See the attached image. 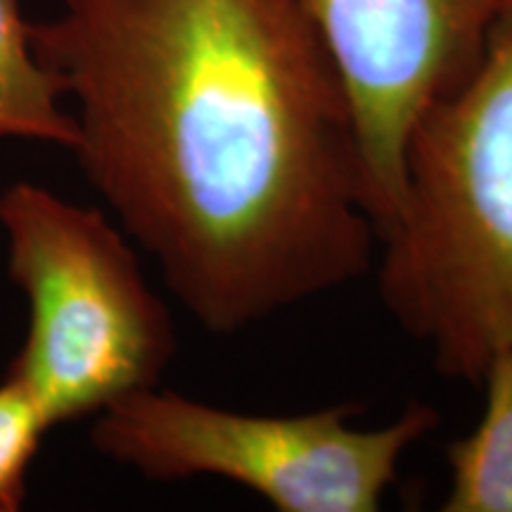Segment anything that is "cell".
<instances>
[{
  "mask_svg": "<svg viewBox=\"0 0 512 512\" xmlns=\"http://www.w3.org/2000/svg\"><path fill=\"white\" fill-rule=\"evenodd\" d=\"M29 38L83 174L211 335L373 268L349 95L292 0H64Z\"/></svg>",
  "mask_w": 512,
  "mask_h": 512,
  "instance_id": "cell-1",
  "label": "cell"
},
{
  "mask_svg": "<svg viewBox=\"0 0 512 512\" xmlns=\"http://www.w3.org/2000/svg\"><path fill=\"white\" fill-rule=\"evenodd\" d=\"M375 256L382 306L439 375L477 384L512 349V12L413 128Z\"/></svg>",
  "mask_w": 512,
  "mask_h": 512,
  "instance_id": "cell-2",
  "label": "cell"
},
{
  "mask_svg": "<svg viewBox=\"0 0 512 512\" xmlns=\"http://www.w3.org/2000/svg\"><path fill=\"white\" fill-rule=\"evenodd\" d=\"M10 278L29 299V335L8 370L48 425L98 415L155 387L176 354L169 311L131 245L98 209L17 181L0 195Z\"/></svg>",
  "mask_w": 512,
  "mask_h": 512,
  "instance_id": "cell-3",
  "label": "cell"
},
{
  "mask_svg": "<svg viewBox=\"0 0 512 512\" xmlns=\"http://www.w3.org/2000/svg\"><path fill=\"white\" fill-rule=\"evenodd\" d=\"M337 403L299 415H254L147 387L95 418L102 456L152 482L226 479L280 512H375L406 453L439 425L427 403H408L387 425H354Z\"/></svg>",
  "mask_w": 512,
  "mask_h": 512,
  "instance_id": "cell-4",
  "label": "cell"
},
{
  "mask_svg": "<svg viewBox=\"0 0 512 512\" xmlns=\"http://www.w3.org/2000/svg\"><path fill=\"white\" fill-rule=\"evenodd\" d=\"M323 41L354 112L377 235L401 192L418 121L482 60L512 0H292Z\"/></svg>",
  "mask_w": 512,
  "mask_h": 512,
  "instance_id": "cell-5",
  "label": "cell"
},
{
  "mask_svg": "<svg viewBox=\"0 0 512 512\" xmlns=\"http://www.w3.org/2000/svg\"><path fill=\"white\" fill-rule=\"evenodd\" d=\"M484 411L475 430L446 448L444 512H512V349L479 377Z\"/></svg>",
  "mask_w": 512,
  "mask_h": 512,
  "instance_id": "cell-6",
  "label": "cell"
},
{
  "mask_svg": "<svg viewBox=\"0 0 512 512\" xmlns=\"http://www.w3.org/2000/svg\"><path fill=\"white\" fill-rule=\"evenodd\" d=\"M60 83L38 62L19 0H0V136L72 150L76 119L64 112Z\"/></svg>",
  "mask_w": 512,
  "mask_h": 512,
  "instance_id": "cell-7",
  "label": "cell"
},
{
  "mask_svg": "<svg viewBox=\"0 0 512 512\" xmlns=\"http://www.w3.org/2000/svg\"><path fill=\"white\" fill-rule=\"evenodd\" d=\"M48 430L34 396L15 377L5 375L0 382V512L22 508L29 465Z\"/></svg>",
  "mask_w": 512,
  "mask_h": 512,
  "instance_id": "cell-8",
  "label": "cell"
}]
</instances>
